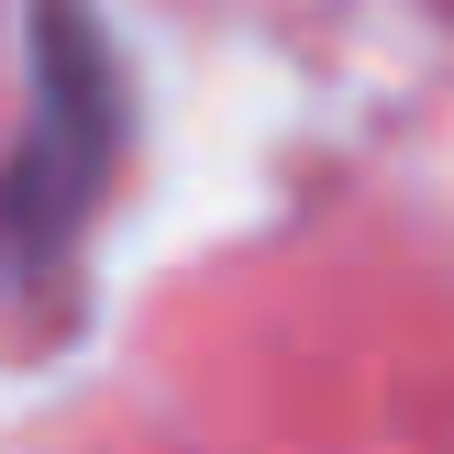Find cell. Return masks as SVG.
Returning <instances> with one entry per match:
<instances>
[{
  "instance_id": "obj_1",
  "label": "cell",
  "mask_w": 454,
  "mask_h": 454,
  "mask_svg": "<svg viewBox=\"0 0 454 454\" xmlns=\"http://www.w3.org/2000/svg\"><path fill=\"white\" fill-rule=\"evenodd\" d=\"M34 122L0 167V255L34 278L89 233L100 189L122 177V67H111L89 0H34Z\"/></svg>"
}]
</instances>
